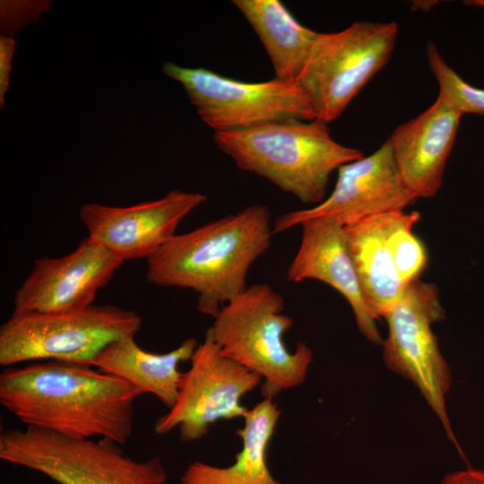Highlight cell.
Here are the masks:
<instances>
[{
    "mask_svg": "<svg viewBox=\"0 0 484 484\" xmlns=\"http://www.w3.org/2000/svg\"><path fill=\"white\" fill-rule=\"evenodd\" d=\"M273 235L269 208L243 210L176 234L147 259V281L160 287L189 289L197 310L213 318L247 288L253 264L270 247Z\"/></svg>",
    "mask_w": 484,
    "mask_h": 484,
    "instance_id": "obj_2",
    "label": "cell"
},
{
    "mask_svg": "<svg viewBox=\"0 0 484 484\" xmlns=\"http://www.w3.org/2000/svg\"><path fill=\"white\" fill-rule=\"evenodd\" d=\"M465 4L467 5L478 6V7H483L484 8V0H471V1H466Z\"/></svg>",
    "mask_w": 484,
    "mask_h": 484,
    "instance_id": "obj_24",
    "label": "cell"
},
{
    "mask_svg": "<svg viewBox=\"0 0 484 484\" xmlns=\"http://www.w3.org/2000/svg\"><path fill=\"white\" fill-rule=\"evenodd\" d=\"M417 197L405 186L386 140L368 156L341 166L332 193L320 203L281 214L273 221V234L306 220L329 218L342 226L412 205Z\"/></svg>",
    "mask_w": 484,
    "mask_h": 484,
    "instance_id": "obj_11",
    "label": "cell"
},
{
    "mask_svg": "<svg viewBox=\"0 0 484 484\" xmlns=\"http://www.w3.org/2000/svg\"><path fill=\"white\" fill-rule=\"evenodd\" d=\"M124 263L88 237L67 255L39 258L15 292L13 312L64 313L87 308Z\"/></svg>",
    "mask_w": 484,
    "mask_h": 484,
    "instance_id": "obj_13",
    "label": "cell"
},
{
    "mask_svg": "<svg viewBox=\"0 0 484 484\" xmlns=\"http://www.w3.org/2000/svg\"><path fill=\"white\" fill-rule=\"evenodd\" d=\"M395 22H354L336 32H319L296 80L315 119H338L367 83L390 61L397 40Z\"/></svg>",
    "mask_w": 484,
    "mask_h": 484,
    "instance_id": "obj_7",
    "label": "cell"
},
{
    "mask_svg": "<svg viewBox=\"0 0 484 484\" xmlns=\"http://www.w3.org/2000/svg\"><path fill=\"white\" fill-rule=\"evenodd\" d=\"M213 142L239 169L315 205L326 198L333 172L364 156L360 150L336 142L328 124L317 119L213 133Z\"/></svg>",
    "mask_w": 484,
    "mask_h": 484,
    "instance_id": "obj_3",
    "label": "cell"
},
{
    "mask_svg": "<svg viewBox=\"0 0 484 484\" xmlns=\"http://www.w3.org/2000/svg\"><path fill=\"white\" fill-rule=\"evenodd\" d=\"M284 306L271 286L253 284L224 305L206 331L224 356L263 378L264 399L302 385L313 360L306 343L297 342L294 350L286 346L284 335L294 321Z\"/></svg>",
    "mask_w": 484,
    "mask_h": 484,
    "instance_id": "obj_4",
    "label": "cell"
},
{
    "mask_svg": "<svg viewBox=\"0 0 484 484\" xmlns=\"http://www.w3.org/2000/svg\"><path fill=\"white\" fill-rule=\"evenodd\" d=\"M142 317L113 305H92L64 313H13L0 327V365L38 360L91 367L111 342L135 336Z\"/></svg>",
    "mask_w": 484,
    "mask_h": 484,
    "instance_id": "obj_6",
    "label": "cell"
},
{
    "mask_svg": "<svg viewBox=\"0 0 484 484\" xmlns=\"http://www.w3.org/2000/svg\"><path fill=\"white\" fill-rule=\"evenodd\" d=\"M445 316L437 285L419 278L412 281L402 298L384 316L388 334L382 344L383 359L387 368L419 389L446 436L463 456L446 410L452 373L432 330V324Z\"/></svg>",
    "mask_w": 484,
    "mask_h": 484,
    "instance_id": "obj_8",
    "label": "cell"
},
{
    "mask_svg": "<svg viewBox=\"0 0 484 484\" xmlns=\"http://www.w3.org/2000/svg\"><path fill=\"white\" fill-rule=\"evenodd\" d=\"M118 445L108 439H75L26 427L1 433L0 459L57 484H167L160 457L134 460Z\"/></svg>",
    "mask_w": 484,
    "mask_h": 484,
    "instance_id": "obj_5",
    "label": "cell"
},
{
    "mask_svg": "<svg viewBox=\"0 0 484 484\" xmlns=\"http://www.w3.org/2000/svg\"><path fill=\"white\" fill-rule=\"evenodd\" d=\"M144 392L91 366L61 361L10 367L0 375V403L26 427L75 439L125 444Z\"/></svg>",
    "mask_w": 484,
    "mask_h": 484,
    "instance_id": "obj_1",
    "label": "cell"
},
{
    "mask_svg": "<svg viewBox=\"0 0 484 484\" xmlns=\"http://www.w3.org/2000/svg\"><path fill=\"white\" fill-rule=\"evenodd\" d=\"M190 362L182 373L174 405L154 425L158 435L177 428L184 443L206 436L220 420L244 419L249 409L241 403L243 396L263 383L258 374L224 356L207 332Z\"/></svg>",
    "mask_w": 484,
    "mask_h": 484,
    "instance_id": "obj_10",
    "label": "cell"
},
{
    "mask_svg": "<svg viewBox=\"0 0 484 484\" xmlns=\"http://www.w3.org/2000/svg\"><path fill=\"white\" fill-rule=\"evenodd\" d=\"M258 36L276 79L296 82L318 33L296 20L279 0H234Z\"/></svg>",
    "mask_w": 484,
    "mask_h": 484,
    "instance_id": "obj_19",
    "label": "cell"
},
{
    "mask_svg": "<svg viewBox=\"0 0 484 484\" xmlns=\"http://www.w3.org/2000/svg\"><path fill=\"white\" fill-rule=\"evenodd\" d=\"M440 484H484V470L468 466L445 474Z\"/></svg>",
    "mask_w": 484,
    "mask_h": 484,
    "instance_id": "obj_23",
    "label": "cell"
},
{
    "mask_svg": "<svg viewBox=\"0 0 484 484\" xmlns=\"http://www.w3.org/2000/svg\"><path fill=\"white\" fill-rule=\"evenodd\" d=\"M462 117L438 93L430 107L398 125L387 139L400 177L417 199L434 197L440 189Z\"/></svg>",
    "mask_w": 484,
    "mask_h": 484,
    "instance_id": "obj_14",
    "label": "cell"
},
{
    "mask_svg": "<svg viewBox=\"0 0 484 484\" xmlns=\"http://www.w3.org/2000/svg\"><path fill=\"white\" fill-rule=\"evenodd\" d=\"M418 212H403L388 238V246L396 272L405 285L419 279L428 264V253L423 242L413 233L419 221Z\"/></svg>",
    "mask_w": 484,
    "mask_h": 484,
    "instance_id": "obj_20",
    "label": "cell"
},
{
    "mask_svg": "<svg viewBox=\"0 0 484 484\" xmlns=\"http://www.w3.org/2000/svg\"><path fill=\"white\" fill-rule=\"evenodd\" d=\"M299 247L287 271V280H317L335 289L350 304L358 329L372 343L384 340L362 293L348 249L343 226L329 218L304 221Z\"/></svg>",
    "mask_w": 484,
    "mask_h": 484,
    "instance_id": "obj_15",
    "label": "cell"
},
{
    "mask_svg": "<svg viewBox=\"0 0 484 484\" xmlns=\"http://www.w3.org/2000/svg\"><path fill=\"white\" fill-rule=\"evenodd\" d=\"M162 71L182 85L198 116L213 133L315 119L309 99L296 82L276 78L244 82L173 62H166Z\"/></svg>",
    "mask_w": 484,
    "mask_h": 484,
    "instance_id": "obj_9",
    "label": "cell"
},
{
    "mask_svg": "<svg viewBox=\"0 0 484 484\" xmlns=\"http://www.w3.org/2000/svg\"><path fill=\"white\" fill-rule=\"evenodd\" d=\"M403 211L376 215L343 226L365 301L376 319L402 298L407 285L400 279L388 246V238Z\"/></svg>",
    "mask_w": 484,
    "mask_h": 484,
    "instance_id": "obj_16",
    "label": "cell"
},
{
    "mask_svg": "<svg viewBox=\"0 0 484 484\" xmlns=\"http://www.w3.org/2000/svg\"><path fill=\"white\" fill-rule=\"evenodd\" d=\"M16 48V40L11 37L0 36V106L4 107L5 94L9 90L12 60Z\"/></svg>",
    "mask_w": 484,
    "mask_h": 484,
    "instance_id": "obj_22",
    "label": "cell"
},
{
    "mask_svg": "<svg viewBox=\"0 0 484 484\" xmlns=\"http://www.w3.org/2000/svg\"><path fill=\"white\" fill-rule=\"evenodd\" d=\"M281 410L272 399H264L248 410L244 426L236 434L242 447L227 467L201 461L191 462L183 471L180 484H283L267 464V451Z\"/></svg>",
    "mask_w": 484,
    "mask_h": 484,
    "instance_id": "obj_17",
    "label": "cell"
},
{
    "mask_svg": "<svg viewBox=\"0 0 484 484\" xmlns=\"http://www.w3.org/2000/svg\"><path fill=\"white\" fill-rule=\"evenodd\" d=\"M201 193L178 189L130 206L85 203L79 216L88 238L121 259L146 260L176 235L179 223L206 202Z\"/></svg>",
    "mask_w": 484,
    "mask_h": 484,
    "instance_id": "obj_12",
    "label": "cell"
},
{
    "mask_svg": "<svg viewBox=\"0 0 484 484\" xmlns=\"http://www.w3.org/2000/svg\"><path fill=\"white\" fill-rule=\"evenodd\" d=\"M426 55L429 69L439 86L438 93L448 99L462 115H484V89L464 81L447 64L434 42L428 43Z\"/></svg>",
    "mask_w": 484,
    "mask_h": 484,
    "instance_id": "obj_21",
    "label": "cell"
},
{
    "mask_svg": "<svg viewBox=\"0 0 484 484\" xmlns=\"http://www.w3.org/2000/svg\"><path fill=\"white\" fill-rule=\"evenodd\" d=\"M197 346V341L190 337L171 351L157 354L139 347L134 336L124 337L105 347L91 367L129 382L144 393L155 395L170 409L177 400L182 376L178 365L190 360Z\"/></svg>",
    "mask_w": 484,
    "mask_h": 484,
    "instance_id": "obj_18",
    "label": "cell"
}]
</instances>
